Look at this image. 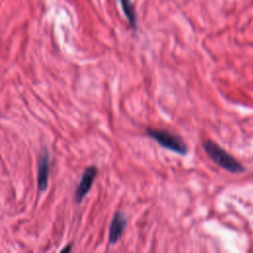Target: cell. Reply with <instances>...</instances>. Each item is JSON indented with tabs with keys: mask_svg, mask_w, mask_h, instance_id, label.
Wrapping results in <instances>:
<instances>
[{
	"mask_svg": "<svg viewBox=\"0 0 253 253\" xmlns=\"http://www.w3.org/2000/svg\"><path fill=\"white\" fill-rule=\"evenodd\" d=\"M97 172H98V169L95 166H89L84 170L81 176L80 182L75 191V201L77 203H80L90 191L93 185L94 179L97 175Z\"/></svg>",
	"mask_w": 253,
	"mask_h": 253,
	"instance_id": "cell-3",
	"label": "cell"
},
{
	"mask_svg": "<svg viewBox=\"0 0 253 253\" xmlns=\"http://www.w3.org/2000/svg\"><path fill=\"white\" fill-rule=\"evenodd\" d=\"M69 249H70V246H68L67 248H65V249H63V250H61V251H62V252H65V251H68Z\"/></svg>",
	"mask_w": 253,
	"mask_h": 253,
	"instance_id": "cell-7",
	"label": "cell"
},
{
	"mask_svg": "<svg viewBox=\"0 0 253 253\" xmlns=\"http://www.w3.org/2000/svg\"><path fill=\"white\" fill-rule=\"evenodd\" d=\"M203 146L208 156L215 164L227 172L236 174L244 171V167L239 161H237L233 156H231L227 151L212 140H206L203 143Z\"/></svg>",
	"mask_w": 253,
	"mask_h": 253,
	"instance_id": "cell-1",
	"label": "cell"
},
{
	"mask_svg": "<svg viewBox=\"0 0 253 253\" xmlns=\"http://www.w3.org/2000/svg\"><path fill=\"white\" fill-rule=\"evenodd\" d=\"M126 226V217L123 212L117 211L111 221L109 230V242L111 244L116 243L123 235Z\"/></svg>",
	"mask_w": 253,
	"mask_h": 253,
	"instance_id": "cell-4",
	"label": "cell"
},
{
	"mask_svg": "<svg viewBox=\"0 0 253 253\" xmlns=\"http://www.w3.org/2000/svg\"><path fill=\"white\" fill-rule=\"evenodd\" d=\"M121 6L125 16L126 17L129 25L132 29L136 28V15L131 0H120Z\"/></svg>",
	"mask_w": 253,
	"mask_h": 253,
	"instance_id": "cell-6",
	"label": "cell"
},
{
	"mask_svg": "<svg viewBox=\"0 0 253 253\" xmlns=\"http://www.w3.org/2000/svg\"><path fill=\"white\" fill-rule=\"evenodd\" d=\"M146 134L168 150L181 155H185L188 152V146L183 139L179 135H176L168 130L148 127L146 128Z\"/></svg>",
	"mask_w": 253,
	"mask_h": 253,
	"instance_id": "cell-2",
	"label": "cell"
},
{
	"mask_svg": "<svg viewBox=\"0 0 253 253\" xmlns=\"http://www.w3.org/2000/svg\"><path fill=\"white\" fill-rule=\"evenodd\" d=\"M48 171H49L48 153L46 151H43L40 156L39 164H38V187H39V190L42 192H44L47 188Z\"/></svg>",
	"mask_w": 253,
	"mask_h": 253,
	"instance_id": "cell-5",
	"label": "cell"
}]
</instances>
